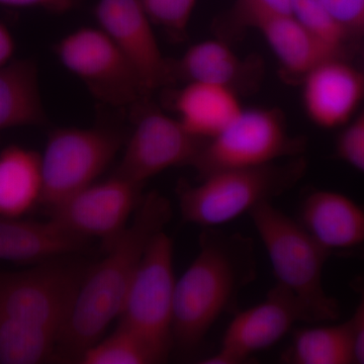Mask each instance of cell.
<instances>
[{
	"label": "cell",
	"mask_w": 364,
	"mask_h": 364,
	"mask_svg": "<svg viewBox=\"0 0 364 364\" xmlns=\"http://www.w3.org/2000/svg\"><path fill=\"white\" fill-rule=\"evenodd\" d=\"M47 123L37 64L30 59L13 60L0 69V134Z\"/></svg>",
	"instance_id": "ffe728a7"
},
{
	"label": "cell",
	"mask_w": 364,
	"mask_h": 364,
	"mask_svg": "<svg viewBox=\"0 0 364 364\" xmlns=\"http://www.w3.org/2000/svg\"><path fill=\"white\" fill-rule=\"evenodd\" d=\"M95 18L131 62L149 93L174 80L173 63L163 55L141 0H100Z\"/></svg>",
	"instance_id": "7c38bea8"
},
{
	"label": "cell",
	"mask_w": 364,
	"mask_h": 364,
	"mask_svg": "<svg viewBox=\"0 0 364 364\" xmlns=\"http://www.w3.org/2000/svg\"><path fill=\"white\" fill-rule=\"evenodd\" d=\"M16 53V41L6 23L0 21V69L13 61Z\"/></svg>",
	"instance_id": "1f68e13d"
},
{
	"label": "cell",
	"mask_w": 364,
	"mask_h": 364,
	"mask_svg": "<svg viewBox=\"0 0 364 364\" xmlns=\"http://www.w3.org/2000/svg\"><path fill=\"white\" fill-rule=\"evenodd\" d=\"M173 249V242L164 230L153 237L117 318L119 326L135 333L147 345L157 363H164L174 347Z\"/></svg>",
	"instance_id": "5b68a950"
},
{
	"label": "cell",
	"mask_w": 364,
	"mask_h": 364,
	"mask_svg": "<svg viewBox=\"0 0 364 364\" xmlns=\"http://www.w3.org/2000/svg\"><path fill=\"white\" fill-rule=\"evenodd\" d=\"M336 155L364 173V102L336 141Z\"/></svg>",
	"instance_id": "4316f807"
},
{
	"label": "cell",
	"mask_w": 364,
	"mask_h": 364,
	"mask_svg": "<svg viewBox=\"0 0 364 364\" xmlns=\"http://www.w3.org/2000/svg\"><path fill=\"white\" fill-rule=\"evenodd\" d=\"M256 274L252 239L208 228L200 235L198 255L176 279L174 346L191 350L202 343L218 318L236 305L239 294Z\"/></svg>",
	"instance_id": "7a4b0ae2"
},
{
	"label": "cell",
	"mask_w": 364,
	"mask_h": 364,
	"mask_svg": "<svg viewBox=\"0 0 364 364\" xmlns=\"http://www.w3.org/2000/svg\"><path fill=\"white\" fill-rule=\"evenodd\" d=\"M86 241L51 219L38 222L0 218V260L39 264L77 253Z\"/></svg>",
	"instance_id": "2e32d148"
},
{
	"label": "cell",
	"mask_w": 364,
	"mask_h": 364,
	"mask_svg": "<svg viewBox=\"0 0 364 364\" xmlns=\"http://www.w3.org/2000/svg\"><path fill=\"white\" fill-rule=\"evenodd\" d=\"M148 97L135 105V126L114 172L143 186L172 167L193 166L207 141L189 134L178 119L149 104Z\"/></svg>",
	"instance_id": "30bf717a"
},
{
	"label": "cell",
	"mask_w": 364,
	"mask_h": 364,
	"mask_svg": "<svg viewBox=\"0 0 364 364\" xmlns=\"http://www.w3.org/2000/svg\"><path fill=\"white\" fill-rule=\"evenodd\" d=\"M350 287L358 298L355 313L349 318L353 339L354 363L364 364V273L352 280Z\"/></svg>",
	"instance_id": "f546056e"
},
{
	"label": "cell",
	"mask_w": 364,
	"mask_h": 364,
	"mask_svg": "<svg viewBox=\"0 0 364 364\" xmlns=\"http://www.w3.org/2000/svg\"><path fill=\"white\" fill-rule=\"evenodd\" d=\"M299 322H303V315L298 304L274 286L264 301L236 314L224 333L219 351L203 363H244L253 354L279 342Z\"/></svg>",
	"instance_id": "4fadbf2b"
},
{
	"label": "cell",
	"mask_w": 364,
	"mask_h": 364,
	"mask_svg": "<svg viewBox=\"0 0 364 364\" xmlns=\"http://www.w3.org/2000/svg\"><path fill=\"white\" fill-rule=\"evenodd\" d=\"M77 0H0V4L14 7H41L53 13H65Z\"/></svg>",
	"instance_id": "4dcf8cb0"
},
{
	"label": "cell",
	"mask_w": 364,
	"mask_h": 364,
	"mask_svg": "<svg viewBox=\"0 0 364 364\" xmlns=\"http://www.w3.org/2000/svg\"><path fill=\"white\" fill-rule=\"evenodd\" d=\"M293 16L318 39L343 49L348 36L321 0H294Z\"/></svg>",
	"instance_id": "d4e9b609"
},
{
	"label": "cell",
	"mask_w": 364,
	"mask_h": 364,
	"mask_svg": "<svg viewBox=\"0 0 364 364\" xmlns=\"http://www.w3.org/2000/svg\"><path fill=\"white\" fill-rule=\"evenodd\" d=\"M54 51L64 68L105 104L134 107L151 95L131 62L100 28L68 33Z\"/></svg>",
	"instance_id": "9c48e42d"
},
{
	"label": "cell",
	"mask_w": 364,
	"mask_h": 364,
	"mask_svg": "<svg viewBox=\"0 0 364 364\" xmlns=\"http://www.w3.org/2000/svg\"><path fill=\"white\" fill-rule=\"evenodd\" d=\"M254 28L259 31L280 64L294 75L303 77L326 60L342 55V50L318 39L293 16L267 18Z\"/></svg>",
	"instance_id": "d6986e66"
},
{
	"label": "cell",
	"mask_w": 364,
	"mask_h": 364,
	"mask_svg": "<svg viewBox=\"0 0 364 364\" xmlns=\"http://www.w3.org/2000/svg\"><path fill=\"white\" fill-rule=\"evenodd\" d=\"M60 335L42 326L0 316V364L54 360Z\"/></svg>",
	"instance_id": "603a6c76"
},
{
	"label": "cell",
	"mask_w": 364,
	"mask_h": 364,
	"mask_svg": "<svg viewBox=\"0 0 364 364\" xmlns=\"http://www.w3.org/2000/svg\"><path fill=\"white\" fill-rule=\"evenodd\" d=\"M306 163L296 156L286 163L222 170L200 183H182L177 189L182 219L203 228L233 221L263 203L284 195L305 174Z\"/></svg>",
	"instance_id": "277c9868"
},
{
	"label": "cell",
	"mask_w": 364,
	"mask_h": 364,
	"mask_svg": "<svg viewBox=\"0 0 364 364\" xmlns=\"http://www.w3.org/2000/svg\"><path fill=\"white\" fill-rule=\"evenodd\" d=\"M171 215V205L164 196L158 193L143 196L126 229L105 246L104 259L87 268L60 336L55 360L79 363L83 353L102 338L121 314L146 249Z\"/></svg>",
	"instance_id": "6da1fadb"
},
{
	"label": "cell",
	"mask_w": 364,
	"mask_h": 364,
	"mask_svg": "<svg viewBox=\"0 0 364 364\" xmlns=\"http://www.w3.org/2000/svg\"><path fill=\"white\" fill-rule=\"evenodd\" d=\"M334 20L350 36L364 37V0H321Z\"/></svg>",
	"instance_id": "83f0119b"
},
{
	"label": "cell",
	"mask_w": 364,
	"mask_h": 364,
	"mask_svg": "<svg viewBox=\"0 0 364 364\" xmlns=\"http://www.w3.org/2000/svg\"><path fill=\"white\" fill-rule=\"evenodd\" d=\"M79 363L152 364L157 360L138 335L117 325L116 331L90 347Z\"/></svg>",
	"instance_id": "cb8c5ba5"
},
{
	"label": "cell",
	"mask_w": 364,
	"mask_h": 364,
	"mask_svg": "<svg viewBox=\"0 0 364 364\" xmlns=\"http://www.w3.org/2000/svg\"><path fill=\"white\" fill-rule=\"evenodd\" d=\"M152 23L176 35L188 28L196 0H141Z\"/></svg>",
	"instance_id": "484cf974"
},
{
	"label": "cell",
	"mask_w": 364,
	"mask_h": 364,
	"mask_svg": "<svg viewBox=\"0 0 364 364\" xmlns=\"http://www.w3.org/2000/svg\"><path fill=\"white\" fill-rule=\"evenodd\" d=\"M306 116L316 126H346L364 102V73L342 56L326 60L303 76L301 90Z\"/></svg>",
	"instance_id": "5bb4252c"
},
{
	"label": "cell",
	"mask_w": 364,
	"mask_h": 364,
	"mask_svg": "<svg viewBox=\"0 0 364 364\" xmlns=\"http://www.w3.org/2000/svg\"><path fill=\"white\" fill-rule=\"evenodd\" d=\"M282 360L293 364L354 363L350 322L298 330Z\"/></svg>",
	"instance_id": "7402d4cb"
},
{
	"label": "cell",
	"mask_w": 364,
	"mask_h": 364,
	"mask_svg": "<svg viewBox=\"0 0 364 364\" xmlns=\"http://www.w3.org/2000/svg\"><path fill=\"white\" fill-rule=\"evenodd\" d=\"M41 154L23 146L0 151V218H23L42 203Z\"/></svg>",
	"instance_id": "ac0fdd59"
},
{
	"label": "cell",
	"mask_w": 364,
	"mask_h": 364,
	"mask_svg": "<svg viewBox=\"0 0 364 364\" xmlns=\"http://www.w3.org/2000/svg\"><path fill=\"white\" fill-rule=\"evenodd\" d=\"M254 227L269 256L275 286L298 304L303 322L328 323L338 320V301L323 286V270L332 255L314 240L299 221L263 203L250 213Z\"/></svg>",
	"instance_id": "3957f363"
},
{
	"label": "cell",
	"mask_w": 364,
	"mask_h": 364,
	"mask_svg": "<svg viewBox=\"0 0 364 364\" xmlns=\"http://www.w3.org/2000/svg\"><path fill=\"white\" fill-rule=\"evenodd\" d=\"M242 16L252 26L260 21L293 16L294 0H240Z\"/></svg>",
	"instance_id": "f1b7e54d"
},
{
	"label": "cell",
	"mask_w": 364,
	"mask_h": 364,
	"mask_svg": "<svg viewBox=\"0 0 364 364\" xmlns=\"http://www.w3.org/2000/svg\"><path fill=\"white\" fill-rule=\"evenodd\" d=\"M177 119L191 135L210 140L240 114L237 90L205 82H188L176 98Z\"/></svg>",
	"instance_id": "e0dca14e"
},
{
	"label": "cell",
	"mask_w": 364,
	"mask_h": 364,
	"mask_svg": "<svg viewBox=\"0 0 364 364\" xmlns=\"http://www.w3.org/2000/svg\"><path fill=\"white\" fill-rule=\"evenodd\" d=\"M124 144V136L105 126L60 128L48 136L42 158L43 196L48 208L95 183Z\"/></svg>",
	"instance_id": "52a82bcc"
},
{
	"label": "cell",
	"mask_w": 364,
	"mask_h": 364,
	"mask_svg": "<svg viewBox=\"0 0 364 364\" xmlns=\"http://www.w3.org/2000/svg\"><path fill=\"white\" fill-rule=\"evenodd\" d=\"M143 188L114 173L50 208L51 220L79 238L100 239L105 247L128 226Z\"/></svg>",
	"instance_id": "8fae6325"
},
{
	"label": "cell",
	"mask_w": 364,
	"mask_h": 364,
	"mask_svg": "<svg viewBox=\"0 0 364 364\" xmlns=\"http://www.w3.org/2000/svg\"><path fill=\"white\" fill-rule=\"evenodd\" d=\"M173 66L176 75H181L188 82L214 83L235 90L243 82L247 68L240 57L219 40L191 46Z\"/></svg>",
	"instance_id": "44dd1931"
},
{
	"label": "cell",
	"mask_w": 364,
	"mask_h": 364,
	"mask_svg": "<svg viewBox=\"0 0 364 364\" xmlns=\"http://www.w3.org/2000/svg\"><path fill=\"white\" fill-rule=\"evenodd\" d=\"M305 142L289 135L282 112L275 109H243L226 128L205 141L193 167L200 179L235 168L262 166L280 158L299 156Z\"/></svg>",
	"instance_id": "8992f818"
},
{
	"label": "cell",
	"mask_w": 364,
	"mask_h": 364,
	"mask_svg": "<svg viewBox=\"0 0 364 364\" xmlns=\"http://www.w3.org/2000/svg\"><path fill=\"white\" fill-rule=\"evenodd\" d=\"M87 268L60 257L23 272H0V316L61 336Z\"/></svg>",
	"instance_id": "ba28073f"
},
{
	"label": "cell",
	"mask_w": 364,
	"mask_h": 364,
	"mask_svg": "<svg viewBox=\"0 0 364 364\" xmlns=\"http://www.w3.org/2000/svg\"><path fill=\"white\" fill-rule=\"evenodd\" d=\"M299 224L333 254L364 247V205L336 191L309 193L299 208Z\"/></svg>",
	"instance_id": "9a60e30c"
}]
</instances>
